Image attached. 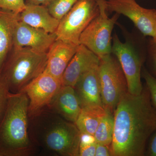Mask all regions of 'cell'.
<instances>
[{"label": "cell", "mask_w": 156, "mask_h": 156, "mask_svg": "<svg viewBox=\"0 0 156 156\" xmlns=\"http://www.w3.org/2000/svg\"><path fill=\"white\" fill-rule=\"evenodd\" d=\"M114 112L112 156H144L148 140L156 129V110L146 86L139 95L125 93Z\"/></svg>", "instance_id": "cell-1"}, {"label": "cell", "mask_w": 156, "mask_h": 156, "mask_svg": "<svg viewBox=\"0 0 156 156\" xmlns=\"http://www.w3.org/2000/svg\"><path fill=\"white\" fill-rule=\"evenodd\" d=\"M29 131L37 150L39 147L54 156H79L80 131L48 108L29 117Z\"/></svg>", "instance_id": "cell-2"}, {"label": "cell", "mask_w": 156, "mask_h": 156, "mask_svg": "<svg viewBox=\"0 0 156 156\" xmlns=\"http://www.w3.org/2000/svg\"><path fill=\"white\" fill-rule=\"evenodd\" d=\"M29 99L24 92H9L0 124V156H27L37 151L30 136Z\"/></svg>", "instance_id": "cell-3"}, {"label": "cell", "mask_w": 156, "mask_h": 156, "mask_svg": "<svg viewBox=\"0 0 156 156\" xmlns=\"http://www.w3.org/2000/svg\"><path fill=\"white\" fill-rule=\"evenodd\" d=\"M14 56L2 76L11 93L20 92L33 80L45 70L47 53H41L28 48L14 49Z\"/></svg>", "instance_id": "cell-4"}, {"label": "cell", "mask_w": 156, "mask_h": 156, "mask_svg": "<svg viewBox=\"0 0 156 156\" xmlns=\"http://www.w3.org/2000/svg\"><path fill=\"white\" fill-rule=\"evenodd\" d=\"M99 12L92 20L80 38V44L84 45L99 58L111 54L112 33L119 14L111 18L108 15L106 0H97Z\"/></svg>", "instance_id": "cell-5"}, {"label": "cell", "mask_w": 156, "mask_h": 156, "mask_svg": "<svg viewBox=\"0 0 156 156\" xmlns=\"http://www.w3.org/2000/svg\"><path fill=\"white\" fill-rule=\"evenodd\" d=\"M98 76L102 105L113 113L120 98L128 92L127 80L117 58L111 54L100 58Z\"/></svg>", "instance_id": "cell-6"}, {"label": "cell", "mask_w": 156, "mask_h": 156, "mask_svg": "<svg viewBox=\"0 0 156 156\" xmlns=\"http://www.w3.org/2000/svg\"><path fill=\"white\" fill-rule=\"evenodd\" d=\"M99 12L97 0H79L59 21L56 40L80 45L81 34Z\"/></svg>", "instance_id": "cell-7"}, {"label": "cell", "mask_w": 156, "mask_h": 156, "mask_svg": "<svg viewBox=\"0 0 156 156\" xmlns=\"http://www.w3.org/2000/svg\"><path fill=\"white\" fill-rule=\"evenodd\" d=\"M112 41V53L116 56L123 70L128 92L133 95H139L144 87L141 81L142 59L130 43L121 42L116 34Z\"/></svg>", "instance_id": "cell-8"}, {"label": "cell", "mask_w": 156, "mask_h": 156, "mask_svg": "<svg viewBox=\"0 0 156 156\" xmlns=\"http://www.w3.org/2000/svg\"><path fill=\"white\" fill-rule=\"evenodd\" d=\"M62 86L61 80L45 69L26 86L21 92H24L28 98L29 117L48 108Z\"/></svg>", "instance_id": "cell-9"}, {"label": "cell", "mask_w": 156, "mask_h": 156, "mask_svg": "<svg viewBox=\"0 0 156 156\" xmlns=\"http://www.w3.org/2000/svg\"><path fill=\"white\" fill-rule=\"evenodd\" d=\"M108 11L129 18L144 36L156 37V9L140 5L136 0H106Z\"/></svg>", "instance_id": "cell-10"}, {"label": "cell", "mask_w": 156, "mask_h": 156, "mask_svg": "<svg viewBox=\"0 0 156 156\" xmlns=\"http://www.w3.org/2000/svg\"><path fill=\"white\" fill-rule=\"evenodd\" d=\"M55 34H50L33 27L20 21L18 14H15L13 26L14 49L28 48L41 53H47L56 41Z\"/></svg>", "instance_id": "cell-11"}, {"label": "cell", "mask_w": 156, "mask_h": 156, "mask_svg": "<svg viewBox=\"0 0 156 156\" xmlns=\"http://www.w3.org/2000/svg\"><path fill=\"white\" fill-rule=\"evenodd\" d=\"M100 58L84 45L78 46L76 52L68 65L62 77V86L74 87L80 78L99 64Z\"/></svg>", "instance_id": "cell-12"}, {"label": "cell", "mask_w": 156, "mask_h": 156, "mask_svg": "<svg viewBox=\"0 0 156 156\" xmlns=\"http://www.w3.org/2000/svg\"><path fill=\"white\" fill-rule=\"evenodd\" d=\"M98 65L84 74L74 87L82 108L103 106L101 95Z\"/></svg>", "instance_id": "cell-13"}, {"label": "cell", "mask_w": 156, "mask_h": 156, "mask_svg": "<svg viewBox=\"0 0 156 156\" xmlns=\"http://www.w3.org/2000/svg\"><path fill=\"white\" fill-rule=\"evenodd\" d=\"M78 46L56 40L47 52L48 61L45 70L61 80L68 65L76 52Z\"/></svg>", "instance_id": "cell-14"}, {"label": "cell", "mask_w": 156, "mask_h": 156, "mask_svg": "<svg viewBox=\"0 0 156 156\" xmlns=\"http://www.w3.org/2000/svg\"><path fill=\"white\" fill-rule=\"evenodd\" d=\"M48 108L74 124L82 110L74 88L69 86H62Z\"/></svg>", "instance_id": "cell-15"}, {"label": "cell", "mask_w": 156, "mask_h": 156, "mask_svg": "<svg viewBox=\"0 0 156 156\" xmlns=\"http://www.w3.org/2000/svg\"><path fill=\"white\" fill-rule=\"evenodd\" d=\"M20 21L50 34H55L59 21L53 17L47 6L27 4L25 9L18 14Z\"/></svg>", "instance_id": "cell-16"}, {"label": "cell", "mask_w": 156, "mask_h": 156, "mask_svg": "<svg viewBox=\"0 0 156 156\" xmlns=\"http://www.w3.org/2000/svg\"><path fill=\"white\" fill-rule=\"evenodd\" d=\"M107 112L103 106L82 108L75 124L81 134L94 136L98 126Z\"/></svg>", "instance_id": "cell-17"}, {"label": "cell", "mask_w": 156, "mask_h": 156, "mask_svg": "<svg viewBox=\"0 0 156 156\" xmlns=\"http://www.w3.org/2000/svg\"><path fill=\"white\" fill-rule=\"evenodd\" d=\"M0 12V73L6 56L13 44V26L15 14Z\"/></svg>", "instance_id": "cell-18"}, {"label": "cell", "mask_w": 156, "mask_h": 156, "mask_svg": "<svg viewBox=\"0 0 156 156\" xmlns=\"http://www.w3.org/2000/svg\"><path fill=\"white\" fill-rule=\"evenodd\" d=\"M114 128V118L112 113L108 111L98 126L94 135L97 143L111 145Z\"/></svg>", "instance_id": "cell-19"}, {"label": "cell", "mask_w": 156, "mask_h": 156, "mask_svg": "<svg viewBox=\"0 0 156 156\" xmlns=\"http://www.w3.org/2000/svg\"><path fill=\"white\" fill-rule=\"evenodd\" d=\"M79 0H54L47 8L50 14L59 21Z\"/></svg>", "instance_id": "cell-20"}, {"label": "cell", "mask_w": 156, "mask_h": 156, "mask_svg": "<svg viewBox=\"0 0 156 156\" xmlns=\"http://www.w3.org/2000/svg\"><path fill=\"white\" fill-rule=\"evenodd\" d=\"M96 144L94 136L81 134L79 156H95Z\"/></svg>", "instance_id": "cell-21"}, {"label": "cell", "mask_w": 156, "mask_h": 156, "mask_svg": "<svg viewBox=\"0 0 156 156\" xmlns=\"http://www.w3.org/2000/svg\"><path fill=\"white\" fill-rule=\"evenodd\" d=\"M25 0H0V9L19 14L26 7Z\"/></svg>", "instance_id": "cell-22"}, {"label": "cell", "mask_w": 156, "mask_h": 156, "mask_svg": "<svg viewBox=\"0 0 156 156\" xmlns=\"http://www.w3.org/2000/svg\"><path fill=\"white\" fill-rule=\"evenodd\" d=\"M143 76L149 92L151 103L156 110V78L146 69L143 72Z\"/></svg>", "instance_id": "cell-23"}, {"label": "cell", "mask_w": 156, "mask_h": 156, "mask_svg": "<svg viewBox=\"0 0 156 156\" xmlns=\"http://www.w3.org/2000/svg\"><path fill=\"white\" fill-rule=\"evenodd\" d=\"M9 93V89L4 79L0 76V124L5 111Z\"/></svg>", "instance_id": "cell-24"}, {"label": "cell", "mask_w": 156, "mask_h": 156, "mask_svg": "<svg viewBox=\"0 0 156 156\" xmlns=\"http://www.w3.org/2000/svg\"><path fill=\"white\" fill-rule=\"evenodd\" d=\"M150 56L154 72L156 75V37H151L149 44Z\"/></svg>", "instance_id": "cell-25"}, {"label": "cell", "mask_w": 156, "mask_h": 156, "mask_svg": "<svg viewBox=\"0 0 156 156\" xmlns=\"http://www.w3.org/2000/svg\"><path fill=\"white\" fill-rule=\"evenodd\" d=\"M109 146V145L96 144L95 156H112L111 148Z\"/></svg>", "instance_id": "cell-26"}, {"label": "cell", "mask_w": 156, "mask_h": 156, "mask_svg": "<svg viewBox=\"0 0 156 156\" xmlns=\"http://www.w3.org/2000/svg\"><path fill=\"white\" fill-rule=\"evenodd\" d=\"M147 151L148 156H156V129L152 134Z\"/></svg>", "instance_id": "cell-27"}, {"label": "cell", "mask_w": 156, "mask_h": 156, "mask_svg": "<svg viewBox=\"0 0 156 156\" xmlns=\"http://www.w3.org/2000/svg\"><path fill=\"white\" fill-rule=\"evenodd\" d=\"M54 0H26V4L48 6Z\"/></svg>", "instance_id": "cell-28"}]
</instances>
